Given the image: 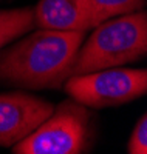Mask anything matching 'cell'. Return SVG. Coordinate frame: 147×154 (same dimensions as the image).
<instances>
[{
	"label": "cell",
	"instance_id": "obj_1",
	"mask_svg": "<svg viewBox=\"0 0 147 154\" xmlns=\"http://www.w3.org/2000/svg\"><path fill=\"white\" fill-rule=\"evenodd\" d=\"M84 38V31L39 28L0 53V82L26 89H60Z\"/></svg>",
	"mask_w": 147,
	"mask_h": 154
},
{
	"label": "cell",
	"instance_id": "obj_2",
	"mask_svg": "<svg viewBox=\"0 0 147 154\" xmlns=\"http://www.w3.org/2000/svg\"><path fill=\"white\" fill-rule=\"evenodd\" d=\"M85 40V38H84ZM147 54V16L144 11L116 16L101 22L79 46L71 75L138 62Z\"/></svg>",
	"mask_w": 147,
	"mask_h": 154
},
{
	"label": "cell",
	"instance_id": "obj_3",
	"mask_svg": "<svg viewBox=\"0 0 147 154\" xmlns=\"http://www.w3.org/2000/svg\"><path fill=\"white\" fill-rule=\"evenodd\" d=\"M90 140V111L76 100H64L36 130L12 148L14 154H79Z\"/></svg>",
	"mask_w": 147,
	"mask_h": 154
},
{
	"label": "cell",
	"instance_id": "obj_4",
	"mask_svg": "<svg viewBox=\"0 0 147 154\" xmlns=\"http://www.w3.org/2000/svg\"><path fill=\"white\" fill-rule=\"evenodd\" d=\"M65 93L87 108L124 105L147 93L145 68H107L71 75L65 80Z\"/></svg>",
	"mask_w": 147,
	"mask_h": 154
},
{
	"label": "cell",
	"instance_id": "obj_5",
	"mask_svg": "<svg viewBox=\"0 0 147 154\" xmlns=\"http://www.w3.org/2000/svg\"><path fill=\"white\" fill-rule=\"evenodd\" d=\"M45 99L25 93L0 94V146H14L53 112Z\"/></svg>",
	"mask_w": 147,
	"mask_h": 154
},
{
	"label": "cell",
	"instance_id": "obj_6",
	"mask_svg": "<svg viewBox=\"0 0 147 154\" xmlns=\"http://www.w3.org/2000/svg\"><path fill=\"white\" fill-rule=\"evenodd\" d=\"M34 26L54 31H84L102 22L90 0H39Z\"/></svg>",
	"mask_w": 147,
	"mask_h": 154
},
{
	"label": "cell",
	"instance_id": "obj_7",
	"mask_svg": "<svg viewBox=\"0 0 147 154\" xmlns=\"http://www.w3.org/2000/svg\"><path fill=\"white\" fill-rule=\"evenodd\" d=\"M33 28H36L33 8L0 11V49Z\"/></svg>",
	"mask_w": 147,
	"mask_h": 154
},
{
	"label": "cell",
	"instance_id": "obj_8",
	"mask_svg": "<svg viewBox=\"0 0 147 154\" xmlns=\"http://www.w3.org/2000/svg\"><path fill=\"white\" fill-rule=\"evenodd\" d=\"M101 20L129 14L144 8L145 0H90Z\"/></svg>",
	"mask_w": 147,
	"mask_h": 154
},
{
	"label": "cell",
	"instance_id": "obj_9",
	"mask_svg": "<svg viewBox=\"0 0 147 154\" xmlns=\"http://www.w3.org/2000/svg\"><path fill=\"white\" fill-rule=\"evenodd\" d=\"M129 154H145L147 152V116L142 114L136 122L133 133L127 142Z\"/></svg>",
	"mask_w": 147,
	"mask_h": 154
}]
</instances>
